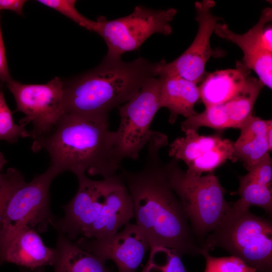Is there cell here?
<instances>
[{"instance_id": "1", "label": "cell", "mask_w": 272, "mask_h": 272, "mask_svg": "<svg viewBox=\"0 0 272 272\" xmlns=\"http://www.w3.org/2000/svg\"><path fill=\"white\" fill-rule=\"evenodd\" d=\"M168 144L166 135L153 131L145 162L135 172L120 167L118 174L131 196L136 224L150 247L170 248L180 255L201 254L203 247L194 235L179 198L171 188L160 159V149Z\"/></svg>"}, {"instance_id": "2", "label": "cell", "mask_w": 272, "mask_h": 272, "mask_svg": "<svg viewBox=\"0 0 272 272\" xmlns=\"http://www.w3.org/2000/svg\"><path fill=\"white\" fill-rule=\"evenodd\" d=\"M108 118H95L64 113L47 133L33 140V152L45 151L49 167L57 175L73 173L103 178L116 175L121 160L116 147L115 131Z\"/></svg>"}, {"instance_id": "3", "label": "cell", "mask_w": 272, "mask_h": 272, "mask_svg": "<svg viewBox=\"0 0 272 272\" xmlns=\"http://www.w3.org/2000/svg\"><path fill=\"white\" fill-rule=\"evenodd\" d=\"M156 62L139 57L130 62L105 56L94 69L64 83V113L108 118L109 112L133 97L156 77Z\"/></svg>"}, {"instance_id": "4", "label": "cell", "mask_w": 272, "mask_h": 272, "mask_svg": "<svg viewBox=\"0 0 272 272\" xmlns=\"http://www.w3.org/2000/svg\"><path fill=\"white\" fill-rule=\"evenodd\" d=\"M238 200L206 238L203 249L220 247L255 269L272 272V224L257 216Z\"/></svg>"}, {"instance_id": "5", "label": "cell", "mask_w": 272, "mask_h": 272, "mask_svg": "<svg viewBox=\"0 0 272 272\" xmlns=\"http://www.w3.org/2000/svg\"><path fill=\"white\" fill-rule=\"evenodd\" d=\"M170 185L180 201L197 239L202 246L207 236L220 224L231 202L214 174L184 171L173 159L165 165Z\"/></svg>"}, {"instance_id": "6", "label": "cell", "mask_w": 272, "mask_h": 272, "mask_svg": "<svg viewBox=\"0 0 272 272\" xmlns=\"http://www.w3.org/2000/svg\"><path fill=\"white\" fill-rule=\"evenodd\" d=\"M57 175L48 167L20 186L10 198L0 222V266L9 246L21 231L30 228L40 233L53 225L56 218L50 211L49 188Z\"/></svg>"}, {"instance_id": "7", "label": "cell", "mask_w": 272, "mask_h": 272, "mask_svg": "<svg viewBox=\"0 0 272 272\" xmlns=\"http://www.w3.org/2000/svg\"><path fill=\"white\" fill-rule=\"evenodd\" d=\"M177 13L174 8L154 10L138 6L129 15L107 20L100 17L96 21L95 33L105 41L106 56L120 58L123 53L138 50L151 36L156 33L169 35L170 23Z\"/></svg>"}, {"instance_id": "8", "label": "cell", "mask_w": 272, "mask_h": 272, "mask_svg": "<svg viewBox=\"0 0 272 272\" xmlns=\"http://www.w3.org/2000/svg\"><path fill=\"white\" fill-rule=\"evenodd\" d=\"M161 78H152L130 100L119 107L120 122L115 131L117 151L121 161L137 160L147 146L152 131L150 126L160 108Z\"/></svg>"}, {"instance_id": "9", "label": "cell", "mask_w": 272, "mask_h": 272, "mask_svg": "<svg viewBox=\"0 0 272 272\" xmlns=\"http://www.w3.org/2000/svg\"><path fill=\"white\" fill-rule=\"evenodd\" d=\"M7 86L15 99L16 111L25 115L19 123L32 124L33 140L49 132L64 113V83L58 77L43 84H24L13 79Z\"/></svg>"}, {"instance_id": "10", "label": "cell", "mask_w": 272, "mask_h": 272, "mask_svg": "<svg viewBox=\"0 0 272 272\" xmlns=\"http://www.w3.org/2000/svg\"><path fill=\"white\" fill-rule=\"evenodd\" d=\"M216 6L213 0H203L194 4L195 20L198 23L196 35L190 46L172 61L156 62L157 77L178 76L196 84L207 75L205 68L212 56L218 55L210 45L211 35L219 21L223 19L212 12Z\"/></svg>"}, {"instance_id": "11", "label": "cell", "mask_w": 272, "mask_h": 272, "mask_svg": "<svg viewBox=\"0 0 272 272\" xmlns=\"http://www.w3.org/2000/svg\"><path fill=\"white\" fill-rule=\"evenodd\" d=\"M119 178L118 174L101 180L91 179L86 174L77 177L78 190L62 207L64 216L56 219L53 227L71 241L82 235L97 219L107 194Z\"/></svg>"}, {"instance_id": "12", "label": "cell", "mask_w": 272, "mask_h": 272, "mask_svg": "<svg viewBox=\"0 0 272 272\" xmlns=\"http://www.w3.org/2000/svg\"><path fill=\"white\" fill-rule=\"evenodd\" d=\"M76 244L83 250L116 264L118 272H135L150 245L142 229L127 223L120 232L104 238H80Z\"/></svg>"}, {"instance_id": "13", "label": "cell", "mask_w": 272, "mask_h": 272, "mask_svg": "<svg viewBox=\"0 0 272 272\" xmlns=\"http://www.w3.org/2000/svg\"><path fill=\"white\" fill-rule=\"evenodd\" d=\"M272 9L262 10L257 23L247 32L239 34L225 23H218L214 32L219 37L237 45L243 51V64L254 71L263 85L272 88V53L267 51L262 42V34L266 24L271 21Z\"/></svg>"}, {"instance_id": "14", "label": "cell", "mask_w": 272, "mask_h": 272, "mask_svg": "<svg viewBox=\"0 0 272 272\" xmlns=\"http://www.w3.org/2000/svg\"><path fill=\"white\" fill-rule=\"evenodd\" d=\"M119 177L107 194L97 219L83 233V237L98 239L113 235L134 217L131 196Z\"/></svg>"}, {"instance_id": "15", "label": "cell", "mask_w": 272, "mask_h": 272, "mask_svg": "<svg viewBox=\"0 0 272 272\" xmlns=\"http://www.w3.org/2000/svg\"><path fill=\"white\" fill-rule=\"evenodd\" d=\"M55 257V248L46 246L36 231L26 228L16 236L9 246L4 263L33 270L53 265Z\"/></svg>"}, {"instance_id": "16", "label": "cell", "mask_w": 272, "mask_h": 272, "mask_svg": "<svg viewBox=\"0 0 272 272\" xmlns=\"http://www.w3.org/2000/svg\"><path fill=\"white\" fill-rule=\"evenodd\" d=\"M159 77L160 107L169 110V122L174 124L179 115L187 118L195 114L194 105L200 99L197 84L178 76Z\"/></svg>"}, {"instance_id": "17", "label": "cell", "mask_w": 272, "mask_h": 272, "mask_svg": "<svg viewBox=\"0 0 272 272\" xmlns=\"http://www.w3.org/2000/svg\"><path fill=\"white\" fill-rule=\"evenodd\" d=\"M249 70L242 62H237L236 69L207 74L198 86L200 99L205 107L223 104L233 98L245 84Z\"/></svg>"}, {"instance_id": "18", "label": "cell", "mask_w": 272, "mask_h": 272, "mask_svg": "<svg viewBox=\"0 0 272 272\" xmlns=\"http://www.w3.org/2000/svg\"><path fill=\"white\" fill-rule=\"evenodd\" d=\"M54 272H112L106 260L82 249L66 236L58 233L55 248ZM44 267L22 272H44Z\"/></svg>"}, {"instance_id": "19", "label": "cell", "mask_w": 272, "mask_h": 272, "mask_svg": "<svg viewBox=\"0 0 272 272\" xmlns=\"http://www.w3.org/2000/svg\"><path fill=\"white\" fill-rule=\"evenodd\" d=\"M233 144L231 161H239L248 171L269 152L267 140V120L252 116L240 129Z\"/></svg>"}, {"instance_id": "20", "label": "cell", "mask_w": 272, "mask_h": 272, "mask_svg": "<svg viewBox=\"0 0 272 272\" xmlns=\"http://www.w3.org/2000/svg\"><path fill=\"white\" fill-rule=\"evenodd\" d=\"M264 85L259 79L248 76L243 88L224 103L230 128H240L252 116L253 108Z\"/></svg>"}, {"instance_id": "21", "label": "cell", "mask_w": 272, "mask_h": 272, "mask_svg": "<svg viewBox=\"0 0 272 272\" xmlns=\"http://www.w3.org/2000/svg\"><path fill=\"white\" fill-rule=\"evenodd\" d=\"M185 136L176 138L170 145L169 156L183 161L187 166L208 151L215 148L223 141L220 137L199 135L197 131L188 130Z\"/></svg>"}, {"instance_id": "22", "label": "cell", "mask_w": 272, "mask_h": 272, "mask_svg": "<svg viewBox=\"0 0 272 272\" xmlns=\"http://www.w3.org/2000/svg\"><path fill=\"white\" fill-rule=\"evenodd\" d=\"M240 185L237 193L239 195L238 201L250 208L256 206L263 209L271 218L272 189L253 180L244 175L239 177Z\"/></svg>"}, {"instance_id": "23", "label": "cell", "mask_w": 272, "mask_h": 272, "mask_svg": "<svg viewBox=\"0 0 272 272\" xmlns=\"http://www.w3.org/2000/svg\"><path fill=\"white\" fill-rule=\"evenodd\" d=\"M203 126L216 129L230 128L224 103L206 107L203 112L186 118L181 125L184 132L188 130L197 131Z\"/></svg>"}, {"instance_id": "24", "label": "cell", "mask_w": 272, "mask_h": 272, "mask_svg": "<svg viewBox=\"0 0 272 272\" xmlns=\"http://www.w3.org/2000/svg\"><path fill=\"white\" fill-rule=\"evenodd\" d=\"M149 259L141 272H188L181 255L169 248L154 246L150 247Z\"/></svg>"}, {"instance_id": "25", "label": "cell", "mask_w": 272, "mask_h": 272, "mask_svg": "<svg viewBox=\"0 0 272 272\" xmlns=\"http://www.w3.org/2000/svg\"><path fill=\"white\" fill-rule=\"evenodd\" d=\"M234 143L224 139L215 148L197 158L187 166V171L198 175L204 172H212L227 160L232 159Z\"/></svg>"}, {"instance_id": "26", "label": "cell", "mask_w": 272, "mask_h": 272, "mask_svg": "<svg viewBox=\"0 0 272 272\" xmlns=\"http://www.w3.org/2000/svg\"><path fill=\"white\" fill-rule=\"evenodd\" d=\"M26 124L14 122L12 113L5 100L3 85L0 84V141L15 144L19 139L31 137Z\"/></svg>"}, {"instance_id": "27", "label": "cell", "mask_w": 272, "mask_h": 272, "mask_svg": "<svg viewBox=\"0 0 272 272\" xmlns=\"http://www.w3.org/2000/svg\"><path fill=\"white\" fill-rule=\"evenodd\" d=\"M203 249L201 255L206 259L204 272H256L240 259L234 256L215 257Z\"/></svg>"}, {"instance_id": "28", "label": "cell", "mask_w": 272, "mask_h": 272, "mask_svg": "<svg viewBox=\"0 0 272 272\" xmlns=\"http://www.w3.org/2000/svg\"><path fill=\"white\" fill-rule=\"evenodd\" d=\"M36 2L59 12L81 27L95 32L97 22L85 17L76 8L74 0H38Z\"/></svg>"}, {"instance_id": "29", "label": "cell", "mask_w": 272, "mask_h": 272, "mask_svg": "<svg viewBox=\"0 0 272 272\" xmlns=\"http://www.w3.org/2000/svg\"><path fill=\"white\" fill-rule=\"evenodd\" d=\"M22 173L14 168L0 173V222L6 205L13 193L25 183Z\"/></svg>"}, {"instance_id": "30", "label": "cell", "mask_w": 272, "mask_h": 272, "mask_svg": "<svg viewBox=\"0 0 272 272\" xmlns=\"http://www.w3.org/2000/svg\"><path fill=\"white\" fill-rule=\"evenodd\" d=\"M271 159L269 152L244 175L247 178L258 183L271 187L272 181Z\"/></svg>"}, {"instance_id": "31", "label": "cell", "mask_w": 272, "mask_h": 272, "mask_svg": "<svg viewBox=\"0 0 272 272\" xmlns=\"http://www.w3.org/2000/svg\"><path fill=\"white\" fill-rule=\"evenodd\" d=\"M1 10H0V81L8 83L12 80L8 66L6 50L1 27Z\"/></svg>"}, {"instance_id": "32", "label": "cell", "mask_w": 272, "mask_h": 272, "mask_svg": "<svg viewBox=\"0 0 272 272\" xmlns=\"http://www.w3.org/2000/svg\"><path fill=\"white\" fill-rule=\"evenodd\" d=\"M26 2L25 0H0V10H10L18 15H22Z\"/></svg>"}, {"instance_id": "33", "label": "cell", "mask_w": 272, "mask_h": 272, "mask_svg": "<svg viewBox=\"0 0 272 272\" xmlns=\"http://www.w3.org/2000/svg\"><path fill=\"white\" fill-rule=\"evenodd\" d=\"M272 28L271 25L266 26L262 34V42L264 48L272 53Z\"/></svg>"}, {"instance_id": "34", "label": "cell", "mask_w": 272, "mask_h": 272, "mask_svg": "<svg viewBox=\"0 0 272 272\" xmlns=\"http://www.w3.org/2000/svg\"><path fill=\"white\" fill-rule=\"evenodd\" d=\"M267 140L268 145L269 152L271 151L272 149V120L271 119L267 120Z\"/></svg>"}, {"instance_id": "35", "label": "cell", "mask_w": 272, "mask_h": 272, "mask_svg": "<svg viewBox=\"0 0 272 272\" xmlns=\"http://www.w3.org/2000/svg\"><path fill=\"white\" fill-rule=\"evenodd\" d=\"M7 162L8 161L3 154L0 152V172Z\"/></svg>"}]
</instances>
